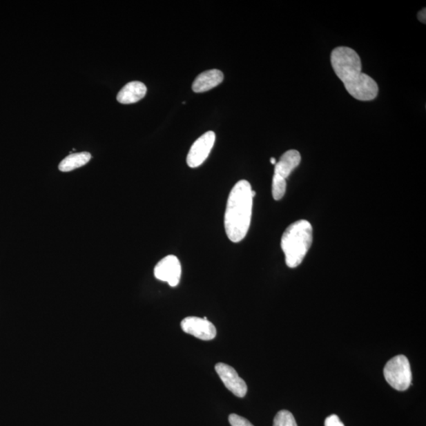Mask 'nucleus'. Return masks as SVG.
Returning a JSON list of instances; mask_svg holds the SVG:
<instances>
[{"mask_svg":"<svg viewBox=\"0 0 426 426\" xmlns=\"http://www.w3.org/2000/svg\"><path fill=\"white\" fill-rule=\"evenodd\" d=\"M331 63L336 75L354 98L369 101L377 97L378 83L362 73L361 59L355 50L348 47L335 48L331 54Z\"/></svg>","mask_w":426,"mask_h":426,"instance_id":"1","label":"nucleus"},{"mask_svg":"<svg viewBox=\"0 0 426 426\" xmlns=\"http://www.w3.org/2000/svg\"><path fill=\"white\" fill-rule=\"evenodd\" d=\"M256 192L252 190L250 182L240 180L232 188L226 202L224 215V228L229 239L240 242L250 229L253 199Z\"/></svg>","mask_w":426,"mask_h":426,"instance_id":"2","label":"nucleus"},{"mask_svg":"<svg viewBox=\"0 0 426 426\" xmlns=\"http://www.w3.org/2000/svg\"><path fill=\"white\" fill-rule=\"evenodd\" d=\"M313 243V226L300 220L289 225L281 238V248L287 267L295 269L301 264Z\"/></svg>","mask_w":426,"mask_h":426,"instance_id":"3","label":"nucleus"},{"mask_svg":"<svg viewBox=\"0 0 426 426\" xmlns=\"http://www.w3.org/2000/svg\"><path fill=\"white\" fill-rule=\"evenodd\" d=\"M384 376L390 386L398 391H405L412 385L411 365L405 356L390 359L384 369Z\"/></svg>","mask_w":426,"mask_h":426,"instance_id":"4","label":"nucleus"},{"mask_svg":"<svg viewBox=\"0 0 426 426\" xmlns=\"http://www.w3.org/2000/svg\"><path fill=\"white\" fill-rule=\"evenodd\" d=\"M215 134L213 131L204 133L193 144L187 154L186 163L191 168L201 166L209 157L214 146Z\"/></svg>","mask_w":426,"mask_h":426,"instance_id":"5","label":"nucleus"},{"mask_svg":"<svg viewBox=\"0 0 426 426\" xmlns=\"http://www.w3.org/2000/svg\"><path fill=\"white\" fill-rule=\"evenodd\" d=\"M182 267L180 260L175 255H168L159 261L154 269V275L157 280L167 282L171 287L180 284Z\"/></svg>","mask_w":426,"mask_h":426,"instance_id":"6","label":"nucleus"},{"mask_svg":"<svg viewBox=\"0 0 426 426\" xmlns=\"http://www.w3.org/2000/svg\"><path fill=\"white\" fill-rule=\"evenodd\" d=\"M215 369L226 388L232 394L240 398H243L246 395L247 385L233 367H231L229 365L220 362L215 365Z\"/></svg>","mask_w":426,"mask_h":426,"instance_id":"7","label":"nucleus"},{"mask_svg":"<svg viewBox=\"0 0 426 426\" xmlns=\"http://www.w3.org/2000/svg\"><path fill=\"white\" fill-rule=\"evenodd\" d=\"M182 329L202 340H212L217 336V329L208 320L197 317H188L182 320Z\"/></svg>","mask_w":426,"mask_h":426,"instance_id":"8","label":"nucleus"},{"mask_svg":"<svg viewBox=\"0 0 426 426\" xmlns=\"http://www.w3.org/2000/svg\"><path fill=\"white\" fill-rule=\"evenodd\" d=\"M300 162V153L295 149H291L282 155L279 162L275 164L274 175L287 180Z\"/></svg>","mask_w":426,"mask_h":426,"instance_id":"9","label":"nucleus"},{"mask_svg":"<svg viewBox=\"0 0 426 426\" xmlns=\"http://www.w3.org/2000/svg\"><path fill=\"white\" fill-rule=\"evenodd\" d=\"M224 81V74L219 70H209L199 75L193 83L192 90L195 93L207 92L217 87Z\"/></svg>","mask_w":426,"mask_h":426,"instance_id":"10","label":"nucleus"},{"mask_svg":"<svg viewBox=\"0 0 426 426\" xmlns=\"http://www.w3.org/2000/svg\"><path fill=\"white\" fill-rule=\"evenodd\" d=\"M146 93L147 88L144 83L137 81H131L119 91L117 101L124 104H134L145 97Z\"/></svg>","mask_w":426,"mask_h":426,"instance_id":"11","label":"nucleus"},{"mask_svg":"<svg viewBox=\"0 0 426 426\" xmlns=\"http://www.w3.org/2000/svg\"><path fill=\"white\" fill-rule=\"evenodd\" d=\"M92 156L90 153L82 152L79 153H73L66 157L59 165V169L64 173H68L82 167L90 162Z\"/></svg>","mask_w":426,"mask_h":426,"instance_id":"12","label":"nucleus"},{"mask_svg":"<svg viewBox=\"0 0 426 426\" xmlns=\"http://www.w3.org/2000/svg\"><path fill=\"white\" fill-rule=\"evenodd\" d=\"M287 190L286 180L274 175L272 184V193L274 200L280 201L285 195Z\"/></svg>","mask_w":426,"mask_h":426,"instance_id":"13","label":"nucleus"},{"mask_svg":"<svg viewBox=\"0 0 426 426\" xmlns=\"http://www.w3.org/2000/svg\"><path fill=\"white\" fill-rule=\"evenodd\" d=\"M273 426H298V425L295 417L290 412L282 410L276 414Z\"/></svg>","mask_w":426,"mask_h":426,"instance_id":"14","label":"nucleus"},{"mask_svg":"<svg viewBox=\"0 0 426 426\" xmlns=\"http://www.w3.org/2000/svg\"><path fill=\"white\" fill-rule=\"evenodd\" d=\"M229 420L231 426H253L247 419L235 414H230Z\"/></svg>","mask_w":426,"mask_h":426,"instance_id":"15","label":"nucleus"},{"mask_svg":"<svg viewBox=\"0 0 426 426\" xmlns=\"http://www.w3.org/2000/svg\"><path fill=\"white\" fill-rule=\"evenodd\" d=\"M325 426H345V425L340 421L338 416H336V414H333V416H330L326 418Z\"/></svg>","mask_w":426,"mask_h":426,"instance_id":"16","label":"nucleus"},{"mask_svg":"<svg viewBox=\"0 0 426 426\" xmlns=\"http://www.w3.org/2000/svg\"><path fill=\"white\" fill-rule=\"evenodd\" d=\"M426 10L425 8L423 9L421 11H420V12L418 14V19L420 21H422L423 23H425V21H426Z\"/></svg>","mask_w":426,"mask_h":426,"instance_id":"17","label":"nucleus"},{"mask_svg":"<svg viewBox=\"0 0 426 426\" xmlns=\"http://www.w3.org/2000/svg\"><path fill=\"white\" fill-rule=\"evenodd\" d=\"M270 162H271V164L275 165L276 164V160H275V159L274 157H273V158L270 159Z\"/></svg>","mask_w":426,"mask_h":426,"instance_id":"18","label":"nucleus"}]
</instances>
